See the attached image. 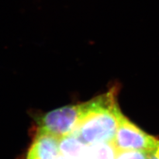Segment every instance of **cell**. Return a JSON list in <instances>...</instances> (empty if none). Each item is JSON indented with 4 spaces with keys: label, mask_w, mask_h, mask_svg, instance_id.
<instances>
[{
    "label": "cell",
    "mask_w": 159,
    "mask_h": 159,
    "mask_svg": "<svg viewBox=\"0 0 159 159\" xmlns=\"http://www.w3.org/2000/svg\"><path fill=\"white\" fill-rule=\"evenodd\" d=\"M148 159H159V141H158L155 148L148 152Z\"/></svg>",
    "instance_id": "ba28073f"
},
{
    "label": "cell",
    "mask_w": 159,
    "mask_h": 159,
    "mask_svg": "<svg viewBox=\"0 0 159 159\" xmlns=\"http://www.w3.org/2000/svg\"><path fill=\"white\" fill-rule=\"evenodd\" d=\"M60 139L47 133L38 132L29 147L25 159H57Z\"/></svg>",
    "instance_id": "277c9868"
},
{
    "label": "cell",
    "mask_w": 159,
    "mask_h": 159,
    "mask_svg": "<svg viewBox=\"0 0 159 159\" xmlns=\"http://www.w3.org/2000/svg\"><path fill=\"white\" fill-rule=\"evenodd\" d=\"M158 140L148 135L123 116L112 141L117 152L123 151H151Z\"/></svg>",
    "instance_id": "3957f363"
},
{
    "label": "cell",
    "mask_w": 159,
    "mask_h": 159,
    "mask_svg": "<svg viewBox=\"0 0 159 159\" xmlns=\"http://www.w3.org/2000/svg\"><path fill=\"white\" fill-rule=\"evenodd\" d=\"M118 84L90 101L82 103L78 123L70 135L86 145L113 141L123 115L117 97Z\"/></svg>",
    "instance_id": "6da1fadb"
},
{
    "label": "cell",
    "mask_w": 159,
    "mask_h": 159,
    "mask_svg": "<svg viewBox=\"0 0 159 159\" xmlns=\"http://www.w3.org/2000/svg\"><path fill=\"white\" fill-rule=\"evenodd\" d=\"M82 104L62 107L37 117L38 132L62 139L72 133L80 117Z\"/></svg>",
    "instance_id": "7a4b0ae2"
},
{
    "label": "cell",
    "mask_w": 159,
    "mask_h": 159,
    "mask_svg": "<svg viewBox=\"0 0 159 159\" xmlns=\"http://www.w3.org/2000/svg\"><path fill=\"white\" fill-rule=\"evenodd\" d=\"M88 145L72 135L60 139L59 151L70 159H78Z\"/></svg>",
    "instance_id": "8992f818"
},
{
    "label": "cell",
    "mask_w": 159,
    "mask_h": 159,
    "mask_svg": "<svg viewBox=\"0 0 159 159\" xmlns=\"http://www.w3.org/2000/svg\"><path fill=\"white\" fill-rule=\"evenodd\" d=\"M148 152L143 151H123L117 152L115 159H148Z\"/></svg>",
    "instance_id": "52a82bcc"
},
{
    "label": "cell",
    "mask_w": 159,
    "mask_h": 159,
    "mask_svg": "<svg viewBox=\"0 0 159 159\" xmlns=\"http://www.w3.org/2000/svg\"><path fill=\"white\" fill-rule=\"evenodd\" d=\"M57 159H70V158H67L66 157L64 156V155H62V154L60 153L59 155H58V157H57Z\"/></svg>",
    "instance_id": "9c48e42d"
},
{
    "label": "cell",
    "mask_w": 159,
    "mask_h": 159,
    "mask_svg": "<svg viewBox=\"0 0 159 159\" xmlns=\"http://www.w3.org/2000/svg\"><path fill=\"white\" fill-rule=\"evenodd\" d=\"M117 151L112 142L88 145L78 159H115Z\"/></svg>",
    "instance_id": "5b68a950"
}]
</instances>
